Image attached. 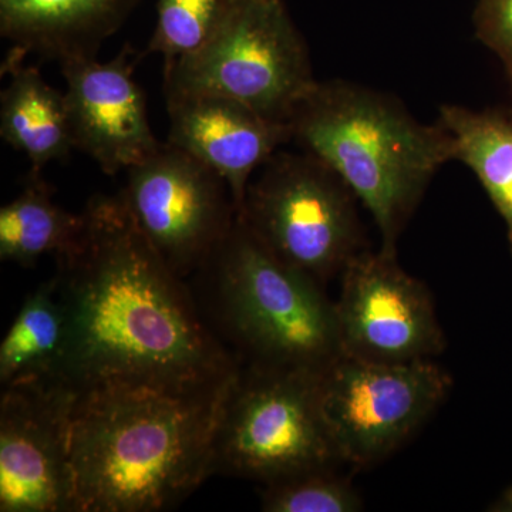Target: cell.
Listing matches in <instances>:
<instances>
[{
	"instance_id": "cell-14",
	"label": "cell",
	"mask_w": 512,
	"mask_h": 512,
	"mask_svg": "<svg viewBox=\"0 0 512 512\" xmlns=\"http://www.w3.org/2000/svg\"><path fill=\"white\" fill-rule=\"evenodd\" d=\"M141 0H0L10 49L52 62L96 57Z\"/></svg>"
},
{
	"instance_id": "cell-16",
	"label": "cell",
	"mask_w": 512,
	"mask_h": 512,
	"mask_svg": "<svg viewBox=\"0 0 512 512\" xmlns=\"http://www.w3.org/2000/svg\"><path fill=\"white\" fill-rule=\"evenodd\" d=\"M66 355V309L53 276L26 296L0 345V383L63 382Z\"/></svg>"
},
{
	"instance_id": "cell-20",
	"label": "cell",
	"mask_w": 512,
	"mask_h": 512,
	"mask_svg": "<svg viewBox=\"0 0 512 512\" xmlns=\"http://www.w3.org/2000/svg\"><path fill=\"white\" fill-rule=\"evenodd\" d=\"M227 0H158L157 25L144 55L165 63L197 52L217 25Z\"/></svg>"
},
{
	"instance_id": "cell-3",
	"label": "cell",
	"mask_w": 512,
	"mask_h": 512,
	"mask_svg": "<svg viewBox=\"0 0 512 512\" xmlns=\"http://www.w3.org/2000/svg\"><path fill=\"white\" fill-rule=\"evenodd\" d=\"M289 124L292 141L338 174L372 215L389 254L434 175L456 160L439 120L421 123L396 97L343 80L316 82Z\"/></svg>"
},
{
	"instance_id": "cell-10",
	"label": "cell",
	"mask_w": 512,
	"mask_h": 512,
	"mask_svg": "<svg viewBox=\"0 0 512 512\" xmlns=\"http://www.w3.org/2000/svg\"><path fill=\"white\" fill-rule=\"evenodd\" d=\"M340 279L335 308L342 355L407 363L443 352L446 340L431 293L397 264L396 254L365 249Z\"/></svg>"
},
{
	"instance_id": "cell-8",
	"label": "cell",
	"mask_w": 512,
	"mask_h": 512,
	"mask_svg": "<svg viewBox=\"0 0 512 512\" xmlns=\"http://www.w3.org/2000/svg\"><path fill=\"white\" fill-rule=\"evenodd\" d=\"M453 386L433 359L377 363L340 355L320 373V400L342 463H379L416 433Z\"/></svg>"
},
{
	"instance_id": "cell-17",
	"label": "cell",
	"mask_w": 512,
	"mask_h": 512,
	"mask_svg": "<svg viewBox=\"0 0 512 512\" xmlns=\"http://www.w3.org/2000/svg\"><path fill=\"white\" fill-rule=\"evenodd\" d=\"M83 212L64 210L40 171L30 170L19 194L0 210V259L32 268L42 256L59 258L83 228Z\"/></svg>"
},
{
	"instance_id": "cell-13",
	"label": "cell",
	"mask_w": 512,
	"mask_h": 512,
	"mask_svg": "<svg viewBox=\"0 0 512 512\" xmlns=\"http://www.w3.org/2000/svg\"><path fill=\"white\" fill-rule=\"evenodd\" d=\"M164 96L170 117L167 143L224 178L238 212L256 171L292 141L291 124L215 94Z\"/></svg>"
},
{
	"instance_id": "cell-2",
	"label": "cell",
	"mask_w": 512,
	"mask_h": 512,
	"mask_svg": "<svg viewBox=\"0 0 512 512\" xmlns=\"http://www.w3.org/2000/svg\"><path fill=\"white\" fill-rule=\"evenodd\" d=\"M228 383L211 392L119 387L79 394L70 441L72 512H157L183 503L212 476Z\"/></svg>"
},
{
	"instance_id": "cell-22",
	"label": "cell",
	"mask_w": 512,
	"mask_h": 512,
	"mask_svg": "<svg viewBox=\"0 0 512 512\" xmlns=\"http://www.w3.org/2000/svg\"><path fill=\"white\" fill-rule=\"evenodd\" d=\"M493 507L494 508H491L493 511L512 512V487L508 488V490L501 495L500 500H498Z\"/></svg>"
},
{
	"instance_id": "cell-21",
	"label": "cell",
	"mask_w": 512,
	"mask_h": 512,
	"mask_svg": "<svg viewBox=\"0 0 512 512\" xmlns=\"http://www.w3.org/2000/svg\"><path fill=\"white\" fill-rule=\"evenodd\" d=\"M473 20L478 39L498 56L512 84V0H478Z\"/></svg>"
},
{
	"instance_id": "cell-1",
	"label": "cell",
	"mask_w": 512,
	"mask_h": 512,
	"mask_svg": "<svg viewBox=\"0 0 512 512\" xmlns=\"http://www.w3.org/2000/svg\"><path fill=\"white\" fill-rule=\"evenodd\" d=\"M72 248L56 258L67 316L63 382L77 393L150 387L222 389L238 362L185 279L140 231L121 191L93 195Z\"/></svg>"
},
{
	"instance_id": "cell-5",
	"label": "cell",
	"mask_w": 512,
	"mask_h": 512,
	"mask_svg": "<svg viewBox=\"0 0 512 512\" xmlns=\"http://www.w3.org/2000/svg\"><path fill=\"white\" fill-rule=\"evenodd\" d=\"M318 80L282 0H227L207 42L164 64V94H215L289 123Z\"/></svg>"
},
{
	"instance_id": "cell-18",
	"label": "cell",
	"mask_w": 512,
	"mask_h": 512,
	"mask_svg": "<svg viewBox=\"0 0 512 512\" xmlns=\"http://www.w3.org/2000/svg\"><path fill=\"white\" fill-rule=\"evenodd\" d=\"M439 121L456 143V160L483 185L507 227L512 255V116L498 109L471 110L446 104Z\"/></svg>"
},
{
	"instance_id": "cell-6",
	"label": "cell",
	"mask_w": 512,
	"mask_h": 512,
	"mask_svg": "<svg viewBox=\"0 0 512 512\" xmlns=\"http://www.w3.org/2000/svg\"><path fill=\"white\" fill-rule=\"evenodd\" d=\"M338 464L320 373L238 366L218 412L212 474L266 485Z\"/></svg>"
},
{
	"instance_id": "cell-9",
	"label": "cell",
	"mask_w": 512,
	"mask_h": 512,
	"mask_svg": "<svg viewBox=\"0 0 512 512\" xmlns=\"http://www.w3.org/2000/svg\"><path fill=\"white\" fill-rule=\"evenodd\" d=\"M126 173L121 194L138 228L171 271L194 276L237 217L228 184L167 141Z\"/></svg>"
},
{
	"instance_id": "cell-11",
	"label": "cell",
	"mask_w": 512,
	"mask_h": 512,
	"mask_svg": "<svg viewBox=\"0 0 512 512\" xmlns=\"http://www.w3.org/2000/svg\"><path fill=\"white\" fill-rule=\"evenodd\" d=\"M77 397L66 382L3 387L0 511L72 512L70 441Z\"/></svg>"
},
{
	"instance_id": "cell-15",
	"label": "cell",
	"mask_w": 512,
	"mask_h": 512,
	"mask_svg": "<svg viewBox=\"0 0 512 512\" xmlns=\"http://www.w3.org/2000/svg\"><path fill=\"white\" fill-rule=\"evenodd\" d=\"M26 55L10 49L2 63L9 84L0 96V136L40 171L74 150L66 97L43 79Z\"/></svg>"
},
{
	"instance_id": "cell-4",
	"label": "cell",
	"mask_w": 512,
	"mask_h": 512,
	"mask_svg": "<svg viewBox=\"0 0 512 512\" xmlns=\"http://www.w3.org/2000/svg\"><path fill=\"white\" fill-rule=\"evenodd\" d=\"M198 308L238 365L322 373L340 355L335 302L241 218L194 274Z\"/></svg>"
},
{
	"instance_id": "cell-12",
	"label": "cell",
	"mask_w": 512,
	"mask_h": 512,
	"mask_svg": "<svg viewBox=\"0 0 512 512\" xmlns=\"http://www.w3.org/2000/svg\"><path fill=\"white\" fill-rule=\"evenodd\" d=\"M144 56L126 45L109 62L80 57L60 63L74 150L110 177L143 163L161 146L148 123L146 94L134 80Z\"/></svg>"
},
{
	"instance_id": "cell-7",
	"label": "cell",
	"mask_w": 512,
	"mask_h": 512,
	"mask_svg": "<svg viewBox=\"0 0 512 512\" xmlns=\"http://www.w3.org/2000/svg\"><path fill=\"white\" fill-rule=\"evenodd\" d=\"M259 170L238 217L279 259L325 286L366 249L359 200L305 151H276Z\"/></svg>"
},
{
	"instance_id": "cell-19",
	"label": "cell",
	"mask_w": 512,
	"mask_h": 512,
	"mask_svg": "<svg viewBox=\"0 0 512 512\" xmlns=\"http://www.w3.org/2000/svg\"><path fill=\"white\" fill-rule=\"evenodd\" d=\"M261 507L268 512H356L363 501L348 478L329 467L264 485Z\"/></svg>"
}]
</instances>
